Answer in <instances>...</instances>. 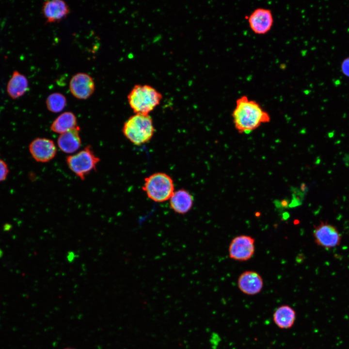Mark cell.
Returning a JSON list of instances; mask_svg holds the SVG:
<instances>
[{
  "instance_id": "2",
  "label": "cell",
  "mask_w": 349,
  "mask_h": 349,
  "mask_svg": "<svg viewBox=\"0 0 349 349\" xmlns=\"http://www.w3.org/2000/svg\"><path fill=\"white\" fill-rule=\"evenodd\" d=\"M162 95L147 84L135 85L127 96L129 106L135 113L149 114L160 103Z\"/></svg>"
},
{
  "instance_id": "7",
  "label": "cell",
  "mask_w": 349,
  "mask_h": 349,
  "mask_svg": "<svg viewBox=\"0 0 349 349\" xmlns=\"http://www.w3.org/2000/svg\"><path fill=\"white\" fill-rule=\"evenodd\" d=\"M255 239L251 236L241 235L234 238L230 243L228 253L231 259L245 261L251 259L255 252Z\"/></svg>"
},
{
  "instance_id": "18",
  "label": "cell",
  "mask_w": 349,
  "mask_h": 349,
  "mask_svg": "<svg viewBox=\"0 0 349 349\" xmlns=\"http://www.w3.org/2000/svg\"><path fill=\"white\" fill-rule=\"evenodd\" d=\"M66 102L65 96L60 93L50 94L46 101L48 110L53 113L62 111L65 107Z\"/></svg>"
},
{
  "instance_id": "5",
  "label": "cell",
  "mask_w": 349,
  "mask_h": 349,
  "mask_svg": "<svg viewBox=\"0 0 349 349\" xmlns=\"http://www.w3.org/2000/svg\"><path fill=\"white\" fill-rule=\"evenodd\" d=\"M99 161L90 145L66 159L68 168L81 180H84L90 173L95 170Z\"/></svg>"
},
{
  "instance_id": "3",
  "label": "cell",
  "mask_w": 349,
  "mask_h": 349,
  "mask_svg": "<svg viewBox=\"0 0 349 349\" xmlns=\"http://www.w3.org/2000/svg\"><path fill=\"white\" fill-rule=\"evenodd\" d=\"M122 131L130 142L140 145L151 140L155 128L149 114L135 113L125 122Z\"/></svg>"
},
{
  "instance_id": "9",
  "label": "cell",
  "mask_w": 349,
  "mask_h": 349,
  "mask_svg": "<svg viewBox=\"0 0 349 349\" xmlns=\"http://www.w3.org/2000/svg\"><path fill=\"white\" fill-rule=\"evenodd\" d=\"M71 94L79 99H86L95 90V84L92 77L88 74L78 73L73 75L69 82Z\"/></svg>"
},
{
  "instance_id": "15",
  "label": "cell",
  "mask_w": 349,
  "mask_h": 349,
  "mask_svg": "<svg viewBox=\"0 0 349 349\" xmlns=\"http://www.w3.org/2000/svg\"><path fill=\"white\" fill-rule=\"evenodd\" d=\"M29 81L27 77L17 70H15L8 81L6 91L13 99H17L27 92Z\"/></svg>"
},
{
  "instance_id": "11",
  "label": "cell",
  "mask_w": 349,
  "mask_h": 349,
  "mask_svg": "<svg viewBox=\"0 0 349 349\" xmlns=\"http://www.w3.org/2000/svg\"><path fill=\"white\" fill-rule=\"evenodd\" d=\"M238 286L240 290L248 295L259 293L263 288V281L257 272L247 270L242 272L238 279Z\"/></svg>"
},
{
  "instance_id": "17",
  "label": "cell",
  "mask_w": 349,
  "mask_h": 349,
  "mask_svg": "<svg viewBox=\"0 0 349 349\" xmlns=\"http://www.w3.org/2000/svg\"><path fill=\"white\" fill-rule=\"evenodd\" d=\"M78 126L76 115L71 111L60 114L52 123L50 129L60 135Z\"/></svg>"
},
{
  "instance_id": "8",
  "label": "cell",
  "mask_w": 349,
  "mask_h": 349,
  "mask_svg": "<svg viewBox=\"0 0 349 349\" xmlns=\"http://www.w3.org/2000/svg\"><path fill=\"white\" fill-rule=\"evenodd\" d=\"M29 152L32 158L39 162H47L52 160L57 153L54 142L46 138H36L29 145Z\"/></svg>"
},
{
  "instance_id": "13",
  "label": "cell",
  "mask_w": 349,
  "mask_h": 349,
  "mask_svg": "<svg viewBox=\"0 0 349 349\" xmlns=\"http://www.w3.org/2000/svg\"><path fill=\"white\" fill-rule=\"evenodd\" d=\"M169 200L171 209L178 214H186L193 206L192 195L184 189L174 191Z\"/></svg>"
},
{
  "instance_id": "20",
  "label": "cell",
  "mask_w": 349,
  "mask_h": 349,
  "mask_svg": "<svg viewBox=\"0 0 349 349\" xmlns=\"http://www.w3.org/2000/svg\"><path fill=\"white\" fill-rule=\"evenodd\" d=\"M341 69L343 74L349 77V57L346 58L342 62Z\"/></svg>"
},
{
  "instance_id": "10",
  "label": "cell",
  "mask_w": 349,
  "mask_h": 349,
  "mask_svg": "<svg viewBox=\"0 0 349 349\" xmlns=\"http://www.w3.org/2000/svg\"><path fill=\"white\" fill-rule=\"evenodd\" d=\"M248 22L254 32L257 34H264L271 29L273 24V17L270 10L258 8L250 15Z\"/></svg>"
},
{
  "instance_id": "6",
  "label": "cell",
  "mask_w": 349,
  "mask_h": 349,
  "mask_svg": "<svg viewBox=\"0 0 349 349\" xmlns=\"http://www.w3.org/2000/svg\"><path fill=\"white\" fill-rule=\"evenodd\" d=\"M313 235L314 241L318 246L327 249L338 246L341 240L338 229L327 222L321 221L314 225Z\"/></svg>"
},
{
  "instance_id": "21",
  "label": "cell",
  "mask_w": 349,
  "mask_h": 349,
  "mask_svg": "<svg viewBox=\"0 0 349 349\" xmlns=\"http://www.w3.org/2000/svg\"><path fill=\"white\" fill-rule=\"evenodd\" d=\"M71 349V348H66V349Z\"/></svg>"
},
{
  "instance_id": "12",
  "label": "cell",
  "mask_w": 349,
  "mask_h": 349,
  "mask_svg": "<svg viewBox=\"0 0 349 349\" xmlns=\"http://www.w3.org/2000/svg\"><path fill=\"white\" fill-rule=\"evenodd\" d=\"M69 12L68 5L63 0H47L43 3L42 13L47 23L59 22L65 18Z\"/></svg>"
},
{
  "instance_id": "1",
  "label": "cell",
  "mask_w": 349,
  "mask_h": 349,
  "mask_svg": "<svg viewBox=\"0 0 349 349\" xmlns=\"http://www.w3.org/2000/svg\"><path fill=\"white\" fill-rule=\"evenodd\" d=\"M232 118L235 128L241 134H249L270 121L268 112L258 102L246 95L236 100Z\"/></svg>"
},
{
  "instance_id": "19",
  "label": "cell",
  "mask_w": 349,
  "mask_h": 349,
  "mask_svg": "<svg viewBox=\"0 0 349 349\" xmlns=\"http://www.w3.org/2000/svg\"><path fill=\"white\" fill-rule=\"evenodd\" d=\"M9 170L6 162L0 159V182L4 181L8 175Z\"/></svg>"
},
{
  "instance_id": "14",
  "label": "cell",
  "mask_w": 349,
  "mask_h": 349,
  "mask_svg": "<svg viewBox=\"0 0 349 349\" xmlns=\"http://www.w3.org/2000/svg\"><path fill=\"white\" fill-rule=\"evenodd\" d=\"M79 127L61 134L57 140V144L60 149L64 153L72 154L81 146V140L79 135Z\"/></svg>"
},
{
  "instance_id": "16",
  "label": "cell",
  "mask_w": 349,
  "mask_h": 349,
  "mask_svg": "<svg viewBox=\"0 0 349 349\" xmlns=\"http://www.w3.org/2000/svg\"><path fill=\"white\" fill-rule=\"evenodd\" d=\"M296 317L295 311L288 305L278 307L273 315V320L275 325L284 329L291 328L295 323Z\"/></svg>"
},
{
  "instance_id": "4",
  "label": "cell",
  "mask_w": 349,
  "mask_h": 349,
  "mask_svg": "<svg viewBox=\"0 0 349 349\" xmlns=\"http://www.w3.org/2000/svg\"><path fill=\"white\" fill-rule=\"evenodd\" d=\"M142 189L150 199L158 203L169 200L174 191L172 178L163 173H156L146 177Z\"/></svg>"
}]
</instances>
